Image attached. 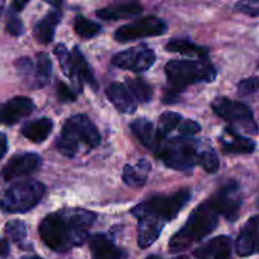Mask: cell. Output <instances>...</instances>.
<instances>
[{
    "label": "cell",
    "mask_w": 259,
    "mask_h": 259,
    "mask_svg": "<svg viewBox=\"0 0 259 259\" xmlns=\"http://www.w3.org/2000/svg\"><path fill=\"white\" fill-rule=\"evenodd\" d=\"M96 214L85 209H63L47 215L39 224L40 239L55 252H66L82 244Z\"/></svg>",
    "instance_id": "6da1fadb"
},
{
    "label": "cell",
    "mask_w": 259,
    "mask_h": 259,
    "mask_svg": "<svg viewBox=\"0 0 259 259\" xmlns=\"http://www.w3.org/2000/svg\"><path fill=\"white\" fill-rule=\"evenodd\" d=\"M191 200L190 190H180L171 195H157L137 205L131 210L138 222L149 223L163 229L166 223L171 222Z\"/></svg>",
    "instance_id": "7a4b0ae2"
},
{
    "label": "cell",
    "mask_w": 259,
    "mask_h": 259,
    "mask_svg": "<svg viewBox=\"0 0 259 259\" xmlns=\"http://www.w3.org/2000/svg\"><path fill=\"white\" fill-rule=\"evenodd\" d=\"M219 215L209 201L202 202L196 207L187 219L186 224L169 239L168 249L179 253L187 249L194 243L200 242L218 227Z\"/></svg>",
    "instance_id": "3957f363"
},
{
    "label": "cell",
    "mask_w": 259,
    "mask_h": 259,
    "mask_svg": "<svg viewBox=\"0 0 259 259\" xmlns=\"http://www.w3.org/2000/svg\"><path fill=\"white\" fill-rule=\"evenodd\" d=\"M101 137L95 124L83 114H77L65 121L57 138L58 152L66 157H75L81 146L94 149L100 144Z\"/></svg>",
    "instance_id": "277c9868"
},
{
    "label": "cell",
    "mask_w": 259,
    "mask_h": 259,
    "mask_svg": "<svg viewBox=\"0 0 259 259\" xmlns=\"http://www.w3.org/2000/svg\"><path fill=\"white\" fill-rule=\"evenodd\" d=\"M171 90L181 93L189 86L199 82H212L217 77V68L207 58L205 60H172L164 66Z\"/></svg>",
    "instance_id": "5b68a950"
},
{
    "label": "cell",
    "mask_w": 259,
    "mask_h": 259,
    "mask_svg": "<svg viewBox=\"0 0 259 259\" xmlns=\"http://www.w3.org/2000/svg\"><path fill=\"white\" fill-rule=\"evenodd\" d=\"M45 192L42 182H17L0 194V209L7 214H24L39 204Z\"/></svg>",
    "instance_id": "8992f818"
},
{
    "label": "cell",
    "mask_w": 259,
    "mask_h": 259,
    "mask_svg": "<svg viewBox=\"0 0 259 259\" xmlns=\"http://www.w3.org/2000/svg\"><path fill=\"white\" fill-rule=\"evenodd\" d=\"M197 141L187 137H176L163 142L156 153L169 168L177 171H190L199 163Z\"/></svg>",
    "instance_id": "52a82bcc"
},
{
    "label": "cell",
    "mask_w": 259,
    "mask_h": 259,
    "mask_svg": "<svg viewBox=\"0 0 259 259\" xmlns=\"http://www.w3.org/2000/svg\"><path fill=\"white\" fill-rule=\"evenodd\" d=\"M53 52L57 56L65 75L70 77L71 80H73V82L76 83L78 93L82 91V82L89 83L93 88V90H98V81H96L93 70H91L90 65L86 61L85 56L82 55V52H81L77 46L73 47L71 52H68L65 46L57 45Z\"/></svg>",
    "instance_id": "ba28073f"
},
{
    "label": "cell",
    "mask_w": 259,
    "mask_h": 259,
    "mask_svg": "<svg viewBox=\"0 0 259 259\" xmlns=\"http://www.w3.org/2000/svg\"><path fill=\"white\" fill-rule=\"evenodd\" d=\"M212 110L217 115L232 124L235 131L257 136L258 125L253 116L252 110L240 101L230 100L228 98H217L211 104Z\"/></svg>",
    "instance_id": "9c48e42d"
},
{
    "label": "cell",
    "mask_w": 259,
    "mask_h": 259,
    "mask_svg": "<svg viewBox=\"0 0 259 259\" xmlns=\"http://www.w3.org/2000/svg\"><path fill=\"white\" fill-rule=\"evenodd\" d=\"M166 29L167 25L162 19L157 17H146L119 27L114 33V38L118 42H129L141 38L157 37L163 34Z\"/></svg>",
    "instance_id": "30bf717a"
},
{
    "label": "cell",
    "mask_w": 259,
    "mask_h": 259,
    "mask_svg": "<svg viewBox=\"0 0 259 259\" xmlns=\"http://www.w3.org/2000/svg\"><path fill=\"white\" fill-rule=\"evenodd\" d=\"M207 201L218 215L224 217L228 222H235L239 218L243 200L237 182H229L222 186Z\"/></svg>",
    "instance_id": "8fae6325"
},
{
    "label": "cell",
    "mask_w": 259,
    "mask_h": 259,
    "mask_svg": "<svg viewBox=\"0 0 259 259\" xmlns=\"http://www.w3.org/2000/svg\"><path fill=\"white\" fill-rule=\"evenodd\" d=\"M113 65L133 72H144L156 62V53L146 46H136L116 53L113 57Z\"/></svg>",
    "instance_id": "7c38bea8"
},
{
    "label": "cell",
    "mask_w": 259,
    "mask_h": 259,
    "mask_svg": "<svg viewBox=\"0 0 259 259\" xmlns=\"http://www.w3.org/2000/svg\"><path fill=\"white\" fill-rule=\"evenodd\" d=\"M40 164H42V158L37 153L17 154L12 157L2 169V177L5 181H13L19 177L34 174Z\"/></svg>",
    "instance_id": "4fadbf2b"
},
{
    "label": "cell",
    "mask_w": 259,
    "mask_h": 259,
    "mask_svg": "<svg viewBox=\"0 0 259 259\" xmlns=\"http://www.w3.org/2000/svg\"><path fill=\"white\" fill-rule=\"evenodd\" d=\"M34 110L32 99L25 96H17L5 103L0 104V124L2 125H14L18 121L30 115Z\"/></svg>",
    "instance_id": "5bb4252c"
},
{
    "label": "cell",
    "mask_w": 259,
    "mask_h": 259,
    "mask_svg": "<svg viewBox=\"0 0 259 259\" xmlns=\"http://www.w3.org/2000/svg\"><path fill=\"white\" fill-rule=\"evenodd\" d=\"M235 249L240 257L259 253V215L253 217L242 228L235 243Z\"/></svg>",
    "instance_id": "9a60e30c"
},
{
    "label": "cell",
    "mask_w": 259,
    "mask_h": 259,
    "mask_svg": "<svg viewBox=\"0 0 259 259\" xmlns=\"http://www.w3.org/2000/svg\"><path fill=\"white\" fill-rule=\"evenodd\" d=\"M220 143L225 153L248 154L253 153L255 149V143L252 139L242 136L232 126L224 129V133L220 137Z\"/></svg>",
    "instance_id": "2e32d148"
},
{
    "label": "cell",
    "mask_w": 259,
    "mask_h": 259,
    "mask_svg": "<svg viewBox=\"0 0 259 259\" xmlns=\"http://www.w3.org/2000/svg\"><path fill=\"white\" fill-rule=\"evenodd\" d=\"M232 239L227 235H219L205 243L195 250L196 259H230Z\"/></svg>",
    "instance_id": "e0dca14e"
},
{
    "label": "cell",
    "mask_w": 259,
    "mask_h": 259,
    "mask_svg": "<svg viewBox=\"0 0 259 259\" xmlns=\"http://www.w3.org/2000/svg\"><path fill=\"white\" fill-rule=\"evenodd\" d=\"M131 128L134 136L138 138V141L141 142L144 147L152 149L154 153L158 152V149L161 148L164 139L161 138L157 128H154V125L151 121L143 118L136 119V120L131 124Z\"/></svg>",
    "instance_id": "ac0fdd59"
},
{
    "label": "cell",
    "mask_w": 259,
    "mask_h": 259,
    "mask_svg": "<svg viewBox=\"0 0 259 259\" xmlns=\"http://www.w3.org/2000/svg\"><path fill=\"white\" fill-rule=\"evenodd\" d=\"M93 259H124L125 253L105 234H95L89 239Z\"/></svg>",
    "instance_id": "d6986e66"
},
{
    "label": "cell",
    "mask_w": 259,
    "mask_h": 259,
    "mask_svg": "<svg viewBox=\"0 0 259 259\" xmlns=\"http://www.w3.org/2000/svg\"><path fill=\"white\" fill-rule=\"evenodd\" d=\"M106 96L113 105L123 114H133L137 110V101L123 83L114 82L106 89Z\"/></svg>",
    "instance_id": "ffe728a7"
},
{
    "label": "cell",
    "mask_w": 259,
    "mask_h": 259,
    "mask_svg": "<svg viewBox=\"0 0 259 259\" xmlns=\"http://www.w3.org/2000/svg\"><path fill=\"white\" fill-rule=\"evenodd\" d=\"M143 12V7L137 2L118 3V4L109 5L98 10L96 15L103 20H119L129 19Z\"/></svg>",
    "instance_id": "44dd1931"
},
{
    "label": "cell",
    "mask_w": 259,
    "mask_h": 259,
    "mask_svg": "<svg viewBox=\"0 0 259 259\" xmlns=\"http://www.w3.org/2000/svg\"><path fill=\"white\" fill-rule=\"evenodd\" d=\"M52 75V61L46 53H38L33 61V71L28 80L30 89H42L50 82Z\"/></svg>",
    "instance_id": "7402d4cb"
},
{
    "label": "cell",
    "mask_w": 259,
    "mask_h": 259,
    "mask_svg": "<svg viewBox=\"0 0 259 259\" xmlns=\"http://www.w3.org/2000/svg\"><path fill=\"white\" fill-rule=\"evenodd\" d=\"M61 18H62L61 10L53 9L40 22L35 24L33 33H34V38L37 39L38 43H40V45H50L52 42L53 38H55L56 27L60 24Z\"/></svg>",
    "instance_id": "603a6c76"
},
{
    "label": "cell",
    "mask_w": 259,
    "mask_h": 259,
    "mask_svg": "<svg viewBox=\"0 0 259 259\" xmlns=\"http://www.w3.org/2000/svg\"><path fill=\"white\" fill-rule=\"evenodd\" d=\"M53 129V121L48 118H39L25 123L22 128V134L34 143H42L50 137Z\"/></svg>",
    "instance_id": "cb8c5ba5"
},
{
    "label": "cell",
    "mask_w": 259,
    "mask_h": 259,
    "mask_svg": "<svg viewBox=\"0 0 259 259\" xmlns=\"http://www.w3.org/2000/svg\"><path fill=\"white\" fill-rule=\"evenodd\" d=\"M151 163L147 159H141L136 166L126 164L123 169V181L133 189H138L146 185L147 177L151 171Z\"/></svg>",
    "instance_id": "d4e9b609"
},
{
    "label": "cell",
    "mask_w": 259,
    "mask_h": 259,
    "mask_svg": "<svg viewBox=\"0 0 259 259\" xmlns=\"http://www.w3.org/2000/svg\"><path fill=\"white\" fill-rule=\"evenodd\" d=\"M166 50L168 51V52H176L186 56H197V57L202 58V60L207 58V56H209L207 48L195 45V43L190 39L169 40L166 46Z\"/></svg>",
    "instance_id": "484cf974"
},
{
    "label": "cell",
    "mask_w": 259,
    "mask_h": 259,
    "mask_svg": "<svg viewBox=\"0 0 259 259\" xmlns=\"http://www.w3.org/2000/svg\"><path fill=\"white\" fill-rule=\"evenodd\" d=\"M125 86L131 91L136 101L149 103L153 99V89L143 78H129V80H126Z\"/></svg>",
    "instance_id": "4316f807"
},
{
    "label": "cell",
    "mask_w": 259,
    "mask_h": 259,
    "mask_svg": "<svg viewBox=\"0 0 259 259\" xmlns=\"http://www.w3.org/2000/svg\"><path fill=\"white\" fill-rule=\"evenodd\" d=\"M73 28H75L76 33L83 39H91L101 32V25L99 23L93 22L82 15H77L75 18Z\"/></svg>",
    "instance_id": "83f0119b"
},
{
    "label": "cell",
    "mask_w": 259,
    "mask_h": 259,
    "mask_svg": "<svg viewBox=\"0 0 259 259\" xmlns=\"http://www.w3.org/2000/svg\"><path fill=\"white\" fill-rule=\"evenodd\" d=\"M181 123L182 116L180 115L179 113H175V111H164V113L159 116L157 131H158V134L161 136L162 139H166L167 136H168L174 129L180 126Z\"/></svg>",
    "instance_id": "f1b7e54d"
},
{
    "label": "cell",
    "mask_w": 259,
    "mask_h": 259,
    "mask_svg": "<svg viewBox=\"0 0 259 259\" xmlns=\"http://www.w3.org/2000/svg\"><path fill=\"white\" fill-rule=\"evenodd\" d=\"M199 163L201 164L202 168L209 174H215L220 167L219 157L214 149H205L200 152L199 154Z\"/></svg>",
    "instance_id": "f546056e"
},
{
    "label": "cell",
    "mask_w": 259,
    "mask_h": 259,
    "mask_svg": "<svg viewBox=\"0 0 259 259\" xmlns=\"http://www.w3.org/2000/svg\"><path fill=\"white\" fill-rule=\"evenodd\" d=\"M5 234L15 243H22L27 237V227L20 220H12L5 224Z\"/></svg>",
    "instance_id": "4dcf8cb0"
},
{
    "label": "cell",
    "mask_w": 259,
    "mask_h": 259,
    "mask_svg": "<svg viewBox=\"0 0 259 259\" xmlns=\"http://www.w3.org/2000/svg\"><path fill=\"white\" fill-rule=\"evenodd\" d=\"M259 89V77L252 76V77L244 78L238 83V94L240 96H249L257 93Z\"/></svg>",
    "instance_id": "1f68e13d"
},
{
    "label": "cell",
    "mask_w": 259,
    "mask_h": 259,
    "mask_svg": "<svg viewBox=\"0 0 259 259\" xmlns=\"http://www.w3.org/2000/svg\"><path fill=\"white\" fill-rule=\"evenodd\" d=\"M235 9L249 17H259V0L239 2L235 4Z\"/></svg>",
    "instance_id": "d6a6232c"
},
{
    "label": "cell",
    "mask_w": 259,
    "mask_h": 259,
    "mask_svg": "<svg viewBox=\"0 0 259 259\" xmlns=\"http://www.w3.org/2000/svg\"><path fill=\"white\" fill-rule=\"evenodd\" d=\"M7 30L9 34H12L13 37H19L24 32V27H23V23L19 18L15 14L10 13L9 17H8L7 22Z\"/></svg>",
    "instance_id": "836d02e7"
},
{
    "label": "cell",
    "mask_w": 259,
    "mask_h": 259,
    "mask_svg": "<svg viewBox=\"0 0 259 259\" xmlns=\"http://www.w3.org/2000/svg\"><path fill=\"white\" fill-rule=\"evenodd\" d=\"M57 96L62 103H72L77 98V93L68 88V85H66L65 82L60 81L57 83Z\"/></svg>",
    "instance_id": "e575fe53"
},
{
    "label": "cell",
    "mask_w": 259,
    "mask_h": 259,
    "mask_svg": "<svg viewBox=\"0 0 259 259\" xmlns=\"http://www.w3.org/2000/svg\"><path fill=\"white\" fill-rule=\"evenodd\" d=\"M201 131V125L197 121L191 120V119H186L180 124V133L181 137H187L190 138L191 136H195L196 133Z\"/></svg>",
    "instance_id": "d590c367"
},
{
    "label": "cell",
    "mask_w": 259,
    "mask_h": 259,
    "mask_svg": "<svg viewBox=\"0 0 259 259\" xmlns=\"http://www.w3.org/2000/svg\"><path fill=\"white\" fill-rule=\"evenodd\" d=\"M8 151V141H7V137L5 134L0 133V161L3 159V157L5 156Z\"/></svg>",
    "instance_id": "8d00e7d4"
},
{
    "label": "cell",
    "mask_w": 259,
    "mask_h": 259,
    "mask_svg": "<svg viewBox=\"0 0 259 259\" xmlns=\"http://www.w3.org/2000/svg\"><path fill=\"white\" fill-rule=\"evenodd\" d=\"M9 255V243L8 240L0 238V257L5 258Z\"/></svg>",
    "instance_id": "74e56055"
},
{
    "label": "cell",
    "mask_w": 259,
    "mask_h": 259,
    "mask_svg": "<svg viewBox=\"0 0 259 259\" xmlns=\"http://www.w3.org/2000/svg\"><path fill=\"white\" fill-rule=\"evenodd\" d=\"M25 5H27V2H22V3H19V2H15V3H13V12H20V10L23 9V8L25 7Z\"/></svg>",
    "instance_id": "f35d334b"
},
{
    "label": "cell",
    "mask_w": 259,
    "mask_h": 259,
    "mask_svg": "<svg viewBox=\"0 0 259 259\" xmlns=\"http://www.w3.org/2000/svg\"><path fill=\"white\" fill-rule=\"evenodd\" d=\"M22 259H42V258L38 257V255H32V257H23Z\"/></svg>",
    "instance_id": "ab89813d"
},
{
    "label": "cell",
    "mask_w": 259,
    "mask_h": 259,
    "mask_svg": "<svg viewBox=\"0 0 259 259\" xmlns=\"http://www.w3.org/2000/svg\"><path fill=\"white\" fill-rule=\"evenodd\" d=\"M146 259H163V258L158 257V255H149V257H147Z\"/></svg>",
    "instance_id": "60d3db41"
},
{
    "label": "cell",
    "mask_w": 259,
    "mask_h": 259,
    "mask_svg": "<svg viewBox=\"0 0 259 259\" xmlns=\"http://www.w3.org/2000/svg\"><path fill=\"white\" fill-rule=\"evenodd\" d=\"M2 10H3V8H2V5H0V14H2Z\"/></svg>",
    "instance_id": "b9f144b4"
},
{
    "label": "cell",
    "mask_w": 259,
    "mask_h": 259,
    "mask_svg": "<svg viewBox=\"0 0 259 259\" xmlns=\"http://www.w3.org/2000/svg\"><path fill=\"white\" fill-rule=\"evenodd\" d=\"M177 259H187V258H177Z\"/></svg>",
    "instance_id": "7bdbcfd3"
},
{
    "label": "cell",
    "mask_w": 259,
    "mask_h": 259,
    "mask_svg": "<svg viewBox=\"0 0 259 259\" xmlns=\"http://www.w3.org/2000/svg\"><path fill=\"white\" fill-rule=\"evenodd\" d=\"M258 206H259V202H258Z\"/></svg>",
    "instance_id": "ee69618b"
}]
</instances>
